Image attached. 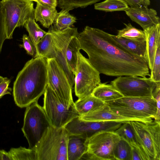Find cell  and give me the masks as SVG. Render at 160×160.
I'll list each match as a JSON object with an SVG mask.
<instances>
[{
    "label": "cell",
    "instance_id": "obj_30",
    "mask_svg": "<svg viewBox=\"0 0 160 160\" xmlns=\"http://www.w3.org/2000/svg\"><path fill=\"white\" fill-rule=\"evenodd\" d=\"M124 24L125 27L118 31V34L116 35L117 37H122L132 40L146 39L145 34L143 30L135 28L130 23Z\"/></svg>",
    "mask_w": 160,
    "mask_h": 160
},
{
    "label": "cell",
    "instance_id": "obj_9",
    "mask_svg": "<svg viewBox=\"0 0 160 160\" xmlns=\"http://www.w3.org/2000/svg\"><path fill=\"white\" fill-rule=\"evenodd\" d=\"M44 95L42 107L52 126L64 128L73 119L79 116L74 105L67 108L48 85Z\"/></svg>",
    "mask_w": 160,
    "mask_h": 160
},
{
    "label": "cell",
    "instance_id": "obj_1",
    "mask_svg": "<svg viewBox=\"0 0 160 160\" xmlns=\"http://www.w3.org/2000/svg\"><path fill=\"white\" fill-rule=\"evenodd\" d=\"M109 34L86 26L78 33L81 49L100 74L112 76H150L146 60L135 55L115 41Z\"/></svg>",
    "mask_w": 160,
    "mask_h": 160
},
{
    "label": "cell",
    "instance_id": "obj_25",
    "mask_svg": "<svg viewBox=\"0 0 160 160\" xmlns=\"http://www.w3.org/2000/svg\"><path fill=\"white\" fill-rule=\"evenodd\" d=\"M80 49V45L78 36L73 37L68 46L66 58L68 65L74 75L77 67L78 53Z\"/></svg>",
    "mask_w": 160,
    "mask_h": 160
},
{
    "label": "cell",
    "instance_id": "obj_21",
    "mask_svg": "<svg viewBox=\"0 0 160 160\" xmlns=\"http://www.w3.org/2000/svg\"><path fill=\"white\" fill-rule=\"evenodd\" d=\"M105 103L91 94L78 98L74 102V107L79 116L88 114L103 106Z\"/></svg>",
    "mask_w": 160,
    "mask_h": 160
},
{
    "label": "cell",
    "instance_id": "obj_40",
    "mask_svg": "<svg viewBox=\"0 0 160 160\" xmlns=\"http://www.w3.org/2000/svg\"><path fill=\"white\" fill-rule=\"evenodd\" d=\"M130 160H142L138 152L135 148L131 147Z\"/></svg>",
    "mask_w": 160,
    "mask_h": 160
},
{
    "label": "cell",
    "instance_id": "obj_15",
    "mask_svg": "<svg viewBox=\"0 0 160 160\" xmlns=\"http://www.w3.org/2000/svg\"><path fill=\"white\" fill-rule=\"evenodd\" d=\"M124 11L132 21L140 25L143 30L160 24V18L156 11L152 8H148V6L129 7Z\"/></svg>",
    "mask_w": 160,
    "mask_h": 160
},
{
    "label": "cell",
    "instance_id": "obj_19",
    "mask_svg": "<svg viewBox=\"0 0 160 160\" xmlns=\"http://www.w3.org/2000/svg\"><path fill=\"white\" fill-rule=\"evenodd\" d=\"M111 35L115 41L125 49L135 55L146 59V39L132 40L122 37L118 38L116 35Z\"/></svg>",
    "mask_w": 160,
    "mask_h": 160
},
{
    "label": "cell",
    "instance_id": "obj_38",
    "mask_svg": "<svg viewBox=\"0 0 160 160\" xmlns=\"http://www.w3.org/2000/svg\"><path fill=\"white\" fill-rule=\"evenodd\" d=\"M131 5L130 7H137L142 6H148L150 5V0H128Z\"/></svg>",
    "mask_w": 160,
    "mask_h": 160
},
{
    "label": "cell",
    "instance_id": "obj_24",
    "mask_svg": "<svg viewBox=\"0 0 160 160\" xmlns=\"http://www.w3.org/2000/svg\"><path fill=\"white\" fill-rule=\"evenodd\" d=\"M36 49L38 57L46 59L54 58L55 52L52 35L48 30L37 44Z\"/></svg>",
    "mask_w": 160,
    "mask_h": 160
},
{
    "label": "cell",
    "instance_id": "obj_13",
    "mask_svg": "<svg viewBox=\"0 0 160 160\" xmlns=\"http://www.w3.org/2000/svg\"><path fill=\"white\" fill-rule=\"evenodd\" d=\"M53 40L55 52L54 58L62 68L72 87L74 83V75L69 68L66 58L68 46L72 38L78 36L77 28L71 27L60 31L55 30L52 26L49 29Z\"/></svg>",
    "mask_w": 160,
    "mask_h": 160
},
{
    "label": "cell",
    "instance_id": "obj_23",
    "mask_svg": "<svg viewBox=\"0 0 160 160\" xmlns=\"http://www.w3.org/2000/svg\"><path fill=\"white\" fill-rule=\"evenodd\" d=\"M106 83L101 82L93 89L91 94L104 102L123 97L111 85Z\"/></svg>",
    "mask_w": 160,
    "mask_h": 160
},
{
    "label": "cell",
    "instance_id": "obj_29",
    "mask_svg": "<svg viewBox=\"0 0 160 160\" xmlns=\"http://www.w3.org/2000/svg\"><path fill=\"white\" fill-rule=\"evenodd\" d=\"M9 152L12 160H38L36 152L33 149L20 146L12 148Z\"/></svg>",
    "mask_w": 160,
    "mask_h": 160
},
{
    "label": "cell",
    "instance_id": "obj_31",
    "mask_svg": "<svg viewBox=\"0 0 160 160\" xmlns=\"http://www.w3.org/2000/svg\"><path fill=\"white\" fill-rule=\"evenodd\" d=\"M131 147L121 138L115 146L113 151L115 160H130Z\"/></svg>",
    "mask_w": 160,
    "mask_h": 160
},
{
    "label": "cell",
    "instance_id": "obj_7",
    "mask_svg": "<svg viewBox=\"0 0 160 160\" xmlns=\"http://www.w3.org/2000/svg\"><path fill=\"white\" fill-rule=\"evenodd\" d=\"M1 5L7 38L11 39L15 28L24 26L34 14L33 3L29 0H2Z\"/></svg>",
    "mask_w": 160,
    "mask_h": 160
},
{
    "label": "cell",
    "instance_id": "obj_33",
    "mask_svg": "<svg viewBox=\"0 0 160 160\" xmlns=\"http://www.w3.org/2000/svg\"><path fill=\"white\" fill-rule=\"evenodd\" d=\"M150 78L156 82H160V38L158 40Z\"/></svg>",
    "mask_w": 160,
    "mask_h": 160
},
{
    "label": "cell",
    "instance_id": "obj_26",
    "mask_svg": "<svg viewBox=\"0 0 160 160\" xmlns=\"http://www.w3.org/2000/svg\"><path fill=\"white\" fill-rule=\"evenodd\" d=\"M68 10L62 9L58 12L53 23V28L57 31H60L70 27L76 22V18L69 12Z\"/></svg>",
    "mask_w": 160,
    "mask_h": 160
},
{
    "label": "cell",
    "instance_id": "obj_18",
    "mask_svg": "<svg viewBox=\"0 0 160 160\" xmlns=\"http://www.w3.org/2000/svg\"><path fill=\"white\" fill-rule=\"evenodd\" d=\"M34 10V17L36 22L39 21L42 26L49 28L53 23L58 13L56 7L48 6L39 2H37Z\"/></svg>",
    "mask_w": 160,
    "mask_h": 160
},
{
    "label": "cell",
    "instance_id": "obj_6",
    "mask_svg": "<svg viewBox=\"0 0 160 160\" xmlns=\"http://www.w3.org/2000/svg\"><path fill=\"white\" fill-rule=\"evenodd\" d=\"M51 124L42 107L38 101L26 107L22 130L29 144L33 149Z\"/></svg>",
    "mask_w": 160,
    "mask_h": 160
},
{
    "label": "cell",
    "instance_id": "obj_11",
    "mask_svg": "<svg viewBox=\"0 0 160 160\" xmlns=\"http://www.w3.org/2000/svg\"><path fill=\"white\" fill-rule=\"evenodd\" d=\"M48 85L67 108L74 105L72 88L62 68L55 58L47 59Z\"/></svg>",
    "mask_w": 160,
    "mask_h": 160
},
{
    "label": "cell",
    "instance_id": "obj_8",
    "mask_svg": "<svg viewBox=\"0 0 160 160\" xmlns=\"http://www.w3.org/2000/svg\"><path fill=\"white\" fill-rule=\"evenodd\" d=\"M121 139L115 131H102L87 139V152L80 160H114V148Z\"/></svg>",
    "mask_w": 160,
    "mask_h": 160
},
{
    "label": "cell",
    "instance_id": "obj_36",
    "mask_svg": "<svg viewBox=\"0 0 160 160\" xmlns=\"http://www.w3.org/2000/svg\"><path fill=\"white\" fill-rule=\"evenodd\" d=\"M7 39L0 1V54L4 41Z\"/></svg>",
    "mask_w": 160,
    "mask_h": 160
},
{
    "label": "cell",
    "instance_id": "obj_20",
    "mask_svg": "<svg viewBox=\"0 0 160 160\" xmlns=\"http://www.w3.org/2000/svg\"><path fill=\"white\" fill-rule=\"evenodd\" d=\"M86 139L74 135H69L67 144L68 160H79L87 152Z\"/></svg>",
    "mask_w": 160,
    "mask_h": 160
},
{
    "label": "cell",
    "instance_id": "obj_44",
    "mask_svg": "<svg viewBox=\"0 0 160 160\" xmlns=\"http://www.w3.org/2000/svg\"><path fill=\"white\" fill-rule=\"evenodd\" d=\"M30 1H34L36 2H38V0H29Z\"/></svg>",
    "mask_w": 160,
    "mask_h": 160
},
{
    "label": "cell",
    "instance_id": "obj_10",
    "mask_svg": "<svg viewBox=\"0 0 160 160\" xmlns=\"http://www.w3.org/2000/svg\"><path fill=\"white\" fill-rule=\"evenodd\" d=\"M74 75L75 93L78 98L91 94L101 83L100 73L80 52Z\"/></svg>",
    "mask_w": 160,
    "mask_h": 160
},
{
    "label": "cell",
    "instance_id": "obj_42",
    "mask_svg": "<svg viewBox=\"0 0 160 160\" xmlns=\"http://www.w3.org/2000/svg\"><path fill=\"white\" fill-rule=\"evenodd\" d=\"M7 78H3L0 76V83L6 80Z\"/></svg>",
    "mask_w": 160,
    "mask_h": 160
},
{
    "label": "cell",
    "instance_id": "obj_22",
    "mask_svg": "<svg viewBox=\"0 0 160 160\" xmlns=\"http://www.w3.org/2000/svg\"><path fill=\"white\" fill-rule=\"evenodd\" d=\"M115 132L119 135L121 138L127 142L130 146L136 149L142 160H146V156L143 151L137 142L129 121L122 123Z\"/></svg>",
    "mask_w": 160,
    "mask_h": 160
},
{
    "label": "cell",
    "instance_id": "obj_4",
    "mask_svg": "<svg viewBox=\"0 0 160 160\" xmlns=\"http://www.w3.org/2000/svg\"><path fill=\"white\" fill-rule=\"evenodd\" d=\"M69 136L64 127L50 126L35 148L38 160H68Z\"/></svg>",
    "mask_w": 160,
    "mask_h": 160
},
{
    "label": "cell",
    "instance_id": "obj_14",
    "mask_svg": "<svg viewBox=\"0 0 160 160\" xmlns=\"http://www.w3.org/2000/svg\"><path fill=\"white\" fill-rule=\"evenodd\" d=\"M122 123L114 121H87L78 117L71 120L64 128L69 135L87 139L101 131H115Z\"/></svg>",
    "mask_w": 160,
    "mask_h": 160
},
{
    "label": "cell",
    "instance_id": "obj_39",
    "mask_svg": "<svg viewBox=\"0 0 160 160\" xmlns=\"http://www.w3.org/2000/svg\"><path fill=\"white\" fill-rule=\"evenodd\" d=\"M0 160H12V158L10 153L4 150H0Z\"/></svg>",
    "mask_w": 160,
    "mask_h": 160
},
{
    "label": "cell",
    "instance_id": "obj_28",
    "mask_svg": "<svg viewBox=\"0 0 160 160\" xmlns=\"http://www.w3.org/2000/svg\"><path fill=\"white\" fill-rule=\"evenodd\" d=\"M128 8V5L123 0H105L94 5L95 9L106 12L124 11Z\"/></svg>",
    "mask_w": 160,
    "mask_h": 160
},
{
    "label": "cell",
    "instance_id": "obj_5",
    "mask_svg": "<svg viewBox=\"0 0 160 160\" xmlns=\"http://www.w3.org/2000/svg\"><path fill=\"white\" fill-rule=\"evenodd\" d=\"M146 160H160V122L129 121Z\"/></svg>",
    "mask_w": 160,
    "mask_h": 160
},
{
    "label": "cell",
    "instance_id": "obj_34",
    "mask_svg": "<svg viewBox=\"0 0 160 160\" xmlns=\"http://www.w3.org/2000/svg\"><path fill=\"white\" fill-rule=\"evenodd\" d=\"M22 39L23 43L19 45L20 47L23 48L27 53L32 56L33 58L38 57L36 47L29 36L25 34H24Z\"/></svg>",
    "mask_w": 160,
    "mask_h": 160
},
{
    "label": "cell",
    "instance_id": "obj_12",
    "mask_svg": "<svg viewBox=\"0 0 160 160\" xmlns=\"http://www.w3.org/2000/svg\"><path fill=\"white\" fill-rule=\"evenodd\" d=\"M158 82L150 78L120 76L112 81L110 84L123 97H153V92Z\"/></svg>",
    "mask_w": 160,
    "mask_h": 160
},
{
    "label": "cell",
    "instance_id": "obj_17",
    "mask_svg": "<svg viewBox=\"0 0 160 160\" xmlns=\"http://www.w3.org/2000/svg\"><path fill=\"white\" fill-rule=\"evenodd\" d=\"M146 42V58L149 68L152 69L158 41L160 38V24L148 27L143 30Z\"/></svg>",
    "mask_w": 160,
    "mask_h": 160
},
{
    "label": "cell",
    "instance_id": "obj_41",
    "mask_svg": "<svg viewBox=\"0 0 160 160\" xmlns=\"http://www.w3.org/2000/svg\"><path fill=\"white\" fill-rule=\"evenodd\" d=\"M58 0H38V2L43 4L55 7H56L58 5Z\"/></svg>",
    "mask_w": 160,
    "mask_h": 160
},
{
    "label": "cell",
    "instance_id": "obj_3",
    "mask_svg": "<svg viewBox=\"0 0 160 160\" xmlns=\"http://www.w3.org/2000/svg\"><path fill=\"white\" fill-rule=\"evenodd\" d=\"M105 102L114 113L143 122L152 121L157 111L153 97H123Z\"/></svg>",
    "mask_w": 160,
    "mask_h": 160
},
{
    "label": "cell",
    "instance_id": "obj_43",
    "mask_svg": "<svg viewBox=\"0 0 160 160\" xmlns=\"http://www.w3.org/2000/svg\"><path fill=\"white\" fill-rule=\"evenodd\" d=\"M123 0L125 2L128 6H131V5L130 2H129V1L128 0Z\"/></svg>",
    "mask_w": 160,
    "mask_h": 160
},
{
    "label": "cell",
    "instance_id": "obj_37",
    "mask_svg": "<svg viewBox=\"0 0 160 160\" xmlns=\"http://www.w3.org/2000/svg\"><path fill=\"white\" fill-rule=\"evenodd\" d=\"M10 82V80L7 78L0 83V98L6 94H11V88L8 87Z\"/></svg>",
    "mask_w": 160,
    "mask_h": 160
},
{
    "label": "cell",
    "instance_id": "obj_35",
    "mask_svg": "<svg viewBox=\"0 0 160 160\" xmlns=\"http://www.w3.org/2000/svg\"><path fill=\"white\" fill-rule=\"evenodd\" d=\"M152 97L156 101L157 111L154 119L155 121L160 122V82L158 83L154 89Z\"/></svg>",
    "mask_w": 160,
    "mask_h": 160
},
{
    "label": "cell",
    "instance_id": "obj_32",
    "mask_svg": "<svg viewBox=\"0 0 160 160\" xmlns=\"http://www.w3.org/2000/svg\"><path fill=\"white\" fill-rule=\"evenodd\" d=\"M100 0H58L59 7L62 9L72 10L78 8H85Z\"/></svg>",
    "mask_w": 160,
    "mask_h": 160
},
{
    "label": "cell",
    "instance_id": "obj_27",
    "mask_svg": "<svg viewBox=\"0 0 160 160\" xmlns=\"http://www.w3.org/2000/svg\"><path fill=\"white\" fill-rule=\"evenodd\" d=\"M24 26L29 33V37L36 47L40 40L47 33L41 29L36 23L34 14L27 20Z\"/></svg>",
    "mask_w": 160,
    "mask_h": 160
},
{
    "label": "cell",
    "instance_id": "obj_16",
    "mask_svg": "<svg viewBox=\"0 0 160 160\" xmlns=\"http://www.w3.org/2000/svg\"><path fill=\"white\" fill-rule=\"evenodd\" d=\"M79 117L82 120L90 121H114L123 123L131 121H138L114 113L106 103L94 111Z\"/></svg>",
    "mask_w": 160,
    "mask_h": 160
},
{
    "label": "cell",
    "instance_id": "obj_2",
    "mask_svg": "<svg viewBox=\"0 0 160 160\" xmlns=\"http://www.w3.org/2000/svg\"><path fill=\"white\" fill-rule=\"evenodd\" d=\"M47 85V59L39 56L28 61L13 83V95L16 104L22 108L38 101Z\"/></svg>",
    "mask_w": 160,
    "mask_h": 160
}]
</instances>
